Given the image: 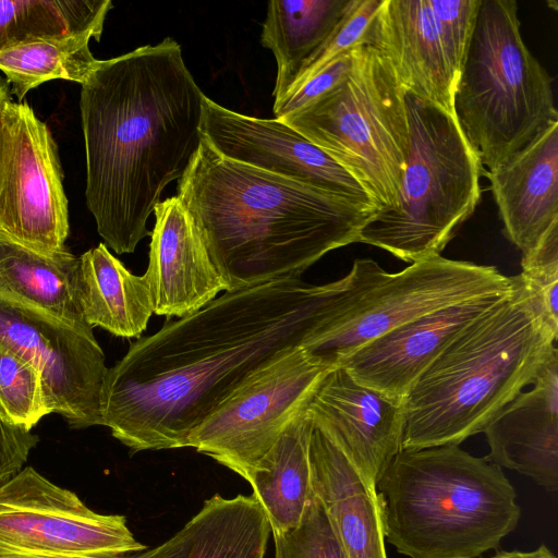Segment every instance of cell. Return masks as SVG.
Here are the masks:
<instances>
[{
  "label": "cell",
  "instance_id": "cell-22",
  "mask_svg": "<svg viewBox=\"0 0 558 558\" xmlns=\"http://www.w3.org/2000/svg\"><path fill=\"white\" fill-rule=\"evenodd\" d=\"M269 533L254 495H215L170 539L125 558H265Z\"/></svg>",
  "mask_w": 558,
  "mask_h": 558
},
{
  "label": "cell",
  "instance_id": "cell-12",
  "mask_svg": "<svg viewBox=\"0 0 558 558\" xmlns=\"http://www.w3.org/2000/svg\"><path fill=\"white\" fill-rule=\"evenodd\" d=\"M481 0H383L367 45L391 63L405 90L449 113Z\"/></svg>",
  "mask_w": 558,
  "mask_h": 558
},
{
  "label": "cell",
  "instance_id": "cell-8",
  "mask_svg": "<svg viewBox=\"0 0 558 558\" xmlns=\"http://www.w3.org/2000/svg\"><path fill=\"white\" fill-rule=\"evenodd\" d=\"M404 94L389 60L362 45L339 84L280 121L351 174L377 209H393L410 149Z\"/></svg>",
  "mask_w": 558,
  "mask_h": 558
},
{
  "label": "cell",
  "instance_id": "cell-31",
  "mask_svg": "<svg viewBox=\"0 0 558 558\" xmlns=\"http://www.w3.org/2000/svg\"><path fill=\"white\" fill-rule=\"evenodd\" d=\"M274 539L276 558H347L314 492L299 525L274 534Z\"/></svg>",
  "mask_w": 558,
  "mask_h": 558
},
{
  "label": "cell",
  "instance_id": "cell-5",
  "mask_svg": "<svg viewBox=\"0 0 558 558\" xmlns=\"http://www.w3.org/2000/svg\"><path fill=\"white\" fill-rule=\"evenodd\" d=\"M376 490L385 538L409 558H478L521 517L501 468L457 445L402 449Z\"/></svg>",
  "mask_w": 558,
  "mask_h": 558
},
{
  "label": "cell",
  "instance_id": "cell-20",
  "mask_svg": "<svg viewBox=\"0 0 558 558\" xmlns=\"http://www.w3.org/2000/svg\"><path fill=\"white\" fill-rule=\"evenodd\" d=\"M486 177L505 235L529 254L558 225V121Z\"/></svg>",
  "mask_w": 558,
  "mask_h": 558
},
{
  "label": "cell",
  "instance_id": "cell-13",
  "mask_svg": "<svg viewBox=\"0 0 558 558\" xmlns=\"http://www.w3.org/2000/svg\"><path fill=\"white\" fill-rule=\"evenodd\" d=\"M0 234L43 254L65 250L69 235L58 146L32 107L13 99L0 135Z\"/></svg>",
  "mask_w": 558,
  "mask_h": 558
},
{
  "label": "cell",
  "instance_id": "cell-36",
  "mask_svg": "<svg viewBox=\"0 0 558 558\" xmlns=\"http://www.w3.org/2000/svg\"><path fill=\"white\" fill-rule=\"evenodd\" d=\"M12 99L10 87L5 81L0 77V132L2 126V116L7 102Z\"/></svg>",
  "mask_w": 558,
  "mask_h": 558
},
{
  "label": "cell",
  "instance_id": "cell-33",
  "mask_svg": "<svg viewBox=\"0 0 558 558\" xmlns=\"http://www.w3.org/2000/svg\"><path fill=\"white\" fill-rule=\"evenodd\" d=\"M352 62L353 49L340 56L299 88L274 104L275 119L281 120L305 108L332 89L349 73Z\"/></svg>",
  "mask_w": 558,
  "mask_h": 558
},
{
  "label": "cell",
  "instance_id": "cell-27",
  "mask_svg": "<svg viewBox=\"0 0 558 558\" xmlns=\"http://www.w3.org/2000/svg\"><path fill=\"white\" fill-rule=\"evenodd\" d=\"M93 32L22 44L0 51V71L10 93L22 102L26 94L51 80L84 84L101 60L94 58Z\"/></svg>",
  "mask_w": 558,
  "mask_h": 558
},
{
  "label": "cell",
  "instance_id": "cell-21",
  "mask_svg": "<svg viewBox=\"0 0 558 558\" xmlns=\"http://www.w3.org/2000/svg\"><path fill=\"white\" fill-rule=\"evenodd\" d=\"M312 486L347 558H388L377 493L372 492L333 442L313 424Z\"/></svg>",
  "mask_w": 558,
  "mask_h": 558
},
{
  "label": "cell",
  "instance_id": "cell-14",
  "mask_svg": "<svg viewBox=\"0 0 558 558\" xmlns=\"http://www.w3.org/2000/svg\"><path fill=\"white\" fill-rule=\"evenodd\" d=\"M0 343L40 372L52 413L72 428L101 425L100 395L108 367L94 333L0 296Z\"/></svg>",
  "mask_w": 558,
  "mask_h": 558
},
{
  "label": "cell",
  "instance_id": "cell-9",
  "mask_svg": "<svg viewBox=\"0 0 558 558\" xmlns=\"http://www.w3.org/2000/svg\"><path fill=\"white\" fill-rule=\"evenodd\" d=\"M512 279L494 266L440 256L388 274L362 293L319 336L303 345L319 364L337 367L353 352L425 314L484 294L507 292Z\"/></svg>",
  "mask_w": 558,
  "mask_h": 558
},
{
  "label": "cell",
  "instance_id": "cell-24",
  "mask_svg": "<svg viewBox=\"0 0 558 558\" xmlns=\"http://www.w3.org/2000/svg\"><path fill=\"white\" fill-rule=\"evenodd\" d=\"M307 405L288 424L247 481L272 534L296 527L313 496L310 461L313 421Z\"/></svg>",
  "mask_w": 558,
  "mask_h": 558
},
{
  "label": "cell",
  "instance_id": "cell-15",
  "mask_svg": "<svg viewBox=\"0 0 558 558\" xmlns=\"http://www.w3.org/2000/svg\"><path fill=\"white\" fill-rule=\"evenodd\" d=\"M199 130L225 158L374 206L351 174L280 120L239 113L205 96Z\"/></svg>",
  "mask_w": 558,
  "mask_h": 558
},
{
  "label": "cell",
  "instance_id": "cell-19",
  "mask_svg": "<svg viewBox=\"0 0 558 558\" xmlns=\"http://www.w3.org/2000/svg\"><path fill=\"white\" fill-rule=\"evenodd\" d=\"M483 433L487 461L529 476L547 492L558 489V350L532 388L510 401Z\"/></svg>",
  "mask_w": 558,
  "mask_h": 558
},
{
  "label": "cell",
  "instance_id": "cell-26",
  "mask_svg": "<svg viewBox=\"0 0 558 558\" xmlns=\"http://www.w3.org/2000/svg\"><path fill=\"white\" fill-rule=\"evenodd\" d=\"M350 0H272L267 4L262 45L277 62L274 104L294 83L304 62L339 23Z\"/></svg>",
  "mask_w": 558,
  "mask_h": 558
},
{
  "label": "cell",
  "instance_id": "cell-28",
  "mask_svg": "<svg viewBox=\"0 0 558 558\" xmlns=\"http://www.w3.org/2000/svg\"><path fill=\"white\" fill-rule=\"evenodd\" d=\"M110 0H0V51L86 32L99 38Z\"/></svg>",
  "mask_w": 558,
  "mask_h": 558
},
{
  "label": "cell",
  "instance_id": "cell-23",
  "mask_svg": "<svg viewBox=\"0 0 558 558\" xmlns=\"http://www.w3.org/2000/svg\"><path fill=\"white\" fill-rule=\"evenodd\" d=\"M0 296L94 333L81 304L80 257L43 254L0 234Z\"/></svg>",
  "mask_w": 558,
  "mask_h": 558
},
{
  "label": "cell",
  "instance_id": "cell-11",
  "mask_svg": "<svg viewBox=\"0 0 558 558\" xmlns=\"http://www.w3.org/2000/svg\"><path fill=\"white\" fill-rule=\"evenodd\" d=\"M143 549L123 515L92 510L32 466L0 485V558H124Z\"/></svg>",
  "mask_w": 558,
  "mask_h": 558
},
{
  "label": "cell",
  "instance_id": "cell-32",
  "mask_svg": "<svg viewBox=\"0 0 558 558\" xmlns=\"http://www.w3.org/2000/svg\"><path fill=\"white\" fill-rule=\"evenodd\" d=\"M521 267L519 276L536 295L549 323L558 329V225L532 252L522 255Z\"/></svg>",
  "mask_w": 558,
  "mask_h": 558
},
{
  "label": "cell",
  "instance_id": "cell-16",
  "mask_svg": "<svg viewBox=\"0 0 558 558\" xmlns=\"http://www.w3.org/2000/svg\"><path fill=\"white\" fill-rule=\"evenodd\" d=\"M319 428L353 465L366 486H376L392 459L402 450L404 401L356 383L341 367L331 368L308 405Z\"/></svg>",
  "mask_w": 558,
  "mask_h": 558
},
{
  "label": "cell",
  "instance_id": "cell-29",
  "mask_svg": "<svg viewBox=\"0 0 558 558\" xmlns=\"http://www.w3.org/2000/svg\"><path fill=\"white\" fill-rule=\"evenodd\" d=\"M51 413L40 372L0 343V414L9 423L32 430Z\"/></svg>",
  "mask_w": 558,
  "mask_h": 558
},
{
  "label": "cell",
  "instance_id": "cell-18",
  "mask_svg": "<svg viewBox=\"0 0 558 558\" xmlns=\"http://www.w3.org/2000/svg\"><path fill=\"white\" fill-rule=\"evenodd\" d=\"M150 232L148 283L154 313L183 317L217 298L227 286L213 264L203 239L177 196L154 210Z\"/></svg>",
  "mask_w": 558,
  "mask_h": 558
},
{
  "label": "cell",
  "instance_id": "cell-1",
  "mask_svg": "<svg viewBox=\"0 0 558 558\" xmlns=\"http://www.w3.org/2000/svg\"><path fill=\"white\" fill-rule=\"evenodd\" d=\"M371 282L354 260L343 278H286L225 293L167 320L108 368L101 425L132 452L186 447L190 434L247 376L319 336Z\"/></svg>",
  "mask_w": 558,
  "mask_h": 558
},
{
  "label": "cell",
  "instance_id": "cell-4",
  "mask_svg": "<svg viewBox=\"0 0 558 558\" xmlns=\"http://www.w3.org/2000/svg\"><path fill=\"white\" fill-rule=\"evenodd\" d=\"M420 376L405 401L402 449L457 445L532 385L557 351L558 329L519 275Z\"/></svg>",
  "mask_w": 558,
  "mask_h": 558
},
{
  "label": "cell",
  "instance_id": "cell-25",
  "mask_svg": "<svg viewBox=\"0 0 558 558\" xmlns=\"http://www.w3.org/2000/svg\"><path fill=\"white\" fill-rule=\"evenodd\" d=\"M81 304L85 320L122 338H137L154 313L145 275L132 274L105 243L80 256Z\"/></svg>",
  "mask_w": 558,
  "mask_h": 558
},
{
  "label": "cell",
  "instance_id": "cell-7",
  "mask_svg": "<svg viewBox=\"0 0 558 558\" xmlns=\"http://www.w3.org/2000/svg\"><path fill=\"white\" fill-rule=\"evenodd\" d=\"M454 113L488 170L558 121L551 78L523 41L515 1L481 0Z\"/></svg>",
  "mask_w": 558,
  "mask_h": 558
},
{
  "label": "cell",
  "instance_id": "cell-3",
  "mask_svg": "<svg viewBox=\"0 0 558 558\" xmlns=\"http://www.w3.org/2000/svg\"><path fill=\"white\" fill-rule=\"evenodd\" d=\"M227 291L300 276L379 210L225 158L202 143L178 183Z\"/></svg>",
  "mask_w": 558,
  "mask_h": 558
},
{
  "label": "cell",
  "instance_id": "cell-35",
  "mask_svg": "<svg viewBox=\"0 0 558 558\" xmlns=\"http://www.w3.org/2000/svg\"><path fill=\"white\" fill-rule=\"evenodd\" d=\"M488 558H557V556L545 545L538 546L534 550H510L498 551Z\"/></svg>",
  "mask_w": 558,
  "mask_h": 558
},
{
  "label": "cell",
  "instance_id": "cell-17",
  "mask_svg": "<svg viewBox=\"0 0 558 558\" xmlns=\"http://www.w3.org/2000/svg\"><path fill=\"white\" fill-rule=\"evenodd\" d=\"M511 290L472 298L417 317L366 343L338 366L356 383L405 401L440 353Z\"/></svg>",
  "mask_w": 558,
  "mask_h": 558
},
{
  "label": "cell",
  "instance_id": "cell-6",
  "mask_svg": "<svg viewBox=\"0 0 558 558\" xmlns=\"http://www.w3.org/2000/svg\"><path fill=\"white\" fill-rule=\"evenodd\" d=\"M410 149L398 205L381 209L359 242L416 263L440 256L474 213L484 166L456 114L405 90Z\"/></svg>",
  "mask_w": 558,
  "mask_h": 558
},
{
  "label": "cell",
  "instance_id": "cell-10",
  "mask_svg": "<svg viewBox=\"0 0 558 558\" xmlns=\"http://www.w3.org/2000/svg\"><path fill=\"white\" fill-rule=\"evenodd\" d=\"M330 369L303 347L287 351L231 391L190 434L186 447L248 481Z\"/></svg>",
  "mask_w": 558,
  "mask_h": 558
},
{
  "label": "cell",
  "instance_id": "cell-30",
  "mask_svg": "<svg viewBox=\"0 0 558 558\" xmlns=\"http://www.w3.org/2000/svg\"><path fill=\"white\" fill-rule=\"evenodd\" d=\"M383 0H350L339 23L325 41L304 62L286 95L323 71L328 64L355 47L367 45L371 24Z\"/></svg>",
  "mask_w": 558,
  "mask_h": 558
},
{
  "label": "cell",
  "instance_id": "cell-37",
  "mask_svg": "<svg viewBox=\"0 0 558 558\" xmlns=\"http://www.w3.org/2000/svg\"><path fill=\"white\" fill-rule=\"evenodd\" d=\"M125 558V557H124Z\"/></svg>",
  "mask_w": 558,
  "mask_h": 558
},
{
  "label": "cell",
  "instance_id": "cell-2",
  "mask_svg": "<svg viewBox=\"0 0 558 558\" xmlns=\"http://www.w3.org/2000/svg\"><path fill=\"white\" fill-rule=\"evenodd\" d=\"M81 86L86 204L106 245L132 253L202 143L205 95L171 37L101 60Z\"/></svg>",
  "mask_w": 558,
  "mask_h": 558
},
{
  "label": "cell",
  "instance_id": "cell-34",
  "mask_svg": "<svg viewBox=\"0 0 558 558\" xmlns=\"http://www.w3.org/2000/svg\"><path fill=\"white\" fill-rule=\"evenodd\" d=\"M38 441L32 430L9 423L0 414V485L24 468Z\"/></svg>",
  "mask_w": 558,
  "mask_h": 558
}]
</instances>
